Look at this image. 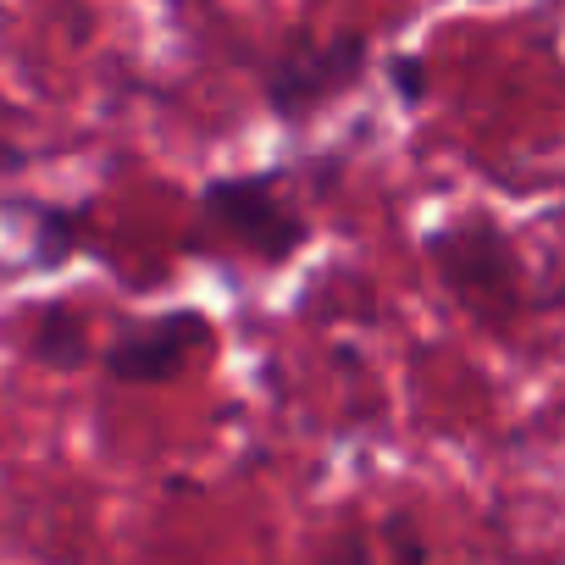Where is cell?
I'll return each mask as SVG.
<instances>
[{
	"mask_svg": "<svg viewBox=\"0 0 565 565\" xmlns=\"http://www.w3.org/2000/svg\"><path fill=\"white\" fill-rule=\"evenodd\" d=\"M200 222L216 227L222 238L244 244L249 255H260L266 266H282L306 238H311V222L277 194V183L266 172H249V178H216L200 189Z\"/></svg>",
	"mask_w": 565,
	"mask_h": 565,
	"instance_id": "obj_1",
	"label": "cell"
},
{
	"mask_svg": "<svg viewBox=\"0 0 565 565\" xmlns=\"http://www.w3.org/2000/svg\"><path fill=\"white\" fill-rule=\"evenodd\" d=\"M211 328L194 311H167V317H145L128 322L111 344H106V377L111 383H134V388H156L172 383L194 350H205Z\"/></svg>",
	"mask_w": 565,
	"mask_h": 565,
	"instance_id": "obj_3",
	"label": "cell"
},
{
	"mask_svg": "<svg viewBox=\"0 0 565 565\" xmlns=\"http://www.w3.org/2000/svg\"><path fill=\"white\" fill-rule=\"evenodd\" d=\"M0 167H23V150H12V145H0Z\"/></svg>",
	"mask_w": 565,
	"mask_h": 565,
	"instance_id": "obj_8",
	"label": "cell"
},
{
	"mask_svg": "<svg viewBox=\"0 0 565 565\" xmlns=\"http://www.w3.org/2000/svg\"><path fill=\"white\" fill-rule=\"evenodd\" d=\"M394 73H399V95H405L411 106H422V100H427V84H422V62H416V56H405V62H399Z\"/></svg>",
	"mask_w": 565,
	"mask_h": 565,
	"instance_id": "obj_7",
	"label": "cell"
},
{
	"mask_svg": "<svg viewBox=\"0 0 565 565\" xmlns=\"http://www.w3.org/2000/svg\"><path fill=\"white\" fill-rule=\"evenodd\" d=\"M366 73V34H339V40H306L289 45L260 73V95L277 117H306L328 106L333 95L355 89Z\"/></svg>",
	"mask_w": 565,
	"mask_h": 565,
	"instance_id": "obj_2",
	"label": "cell"
},
{
	"mask_svg": "<svg viewBox=\"0 0 565 565\" xmlns=\"http://www.w3.org/2000/svg\"><path fill=\"white\" fill-rule=\"evenodd\" d=\"M34 211V266H62L89 227L84 205H29Z\"/></svg>",
	"mask_w": 565,
	"mask_h": 565,
	"instance_id": "obj_6",
	"label": "cell"
},
{
	"mask_svg": "<svg viewBox=\"0 0 565 565\" xmlns=\"http://www.w3.org/2000/svg\"><path fill=\"white\" fill-rule=\"evenodd\" d=\"M29 350H34V361H45V366H62V372L84 366V355H89V333H84V317H78L73 306L51 300V306L40 311V328H34Z\"/></svg>",
	"mask_w": 565,
	"mask_h": 565,
	"instance_id": "obj_5",
	"label": "cell"
},
{
	"mask_svg": "<svg viewBox=\"0 0 565 565\" xmlns=\"http://www.w3.org/2000/svg\"><path fill=\"white\" fill-rule=\"evenodd\" d=\"M493 244V222H466V227H444L427 238V255L438 266V277L460 300H471L482 311V300L493 306H510L515 300V260H510V244H499L488 260L482 249Z\"/></svg>",
	"mask_w": 565,
	"mask_h": 565,
	"instance_id": "obj_4",
	"label": "cell"
}]
</instances>
